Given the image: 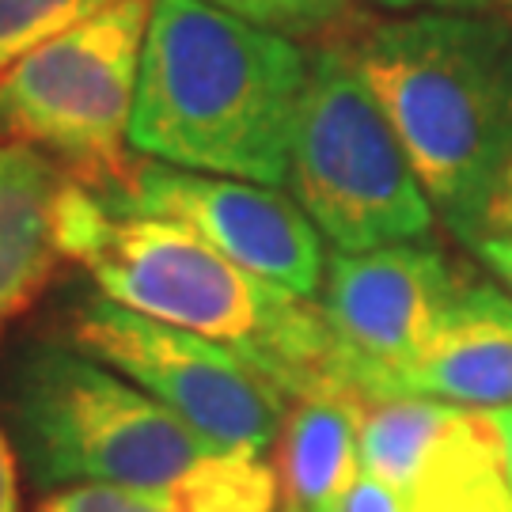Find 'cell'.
I'll list each match as a JSON object with an SVG mask.
<instances>
[{
	"mask_svg": "<svg viewBox=\"0 0 512 512\" xmlns=\"http://www.w3.org/2000/svg\"><path fill=\"white\" fill-rule=\"evenodd\" d=\"M311 50L209 0H152L129 148L262 186L289 183Z\"/></svg>",
	"mask_w": 512,
	"mask_h": 512,
	"instance_id": "6da1fadb",
	"label": "cell"
},
{
	"mask_svg": "<svg viewBox=\"0 0 512 512\" xmlns=\"http://www.w3.org/2000/svg\"><path fill=\"white\" fill-rule=\"evenodd\" d=\"M61 243L65 258L84 266L107 300L236 349L266 368L293 403L308 395H349L334 338L308 296L243 270L183 224L110 213L73 179Z\"/></svg>",
	"mask_w": 512,
	"mask_h": 512,
	"instance_id": "7a4b0ae2",
	"label": "cell"
},
{
	"mask_svg": "<svg viewBox=\"0 0 512 512\" xmlns=\"http://www.w3.org/2000/svg\"><path fill=\"white\" fill-rule=\"evenodd\" d=\"M346 42L437 220L475 251L512 160V19L410 12Z\"/></svg>",
	"mask_w": 512,
	"mask_h": 512,
	"instance_id": "3957f363",
	"label": "cell"
},
{
	"mask_svg": "<svg viewBox=\"0 0 512 512\" xmlns=\"http://www.w3.org/2000/svg\"><path fill=\"white\" fill-rule=\"evenodd\" d=\"M4 425L38 494L65 486H171L220 452L114 368L35 346L8 368Z\"/></svg>",
	"mask_w": 512,
	"mask_h": 512,
	"instance_id": "277c9868",
	"label": "cell"
},
{
	"mask_svg": "<svg viewBox=\"0 0 512 512\" xmlns=\"http://www.w3.org/2000/svg\"><path fill=\"white\" fill-rule=\"evenodd\" d=\"M289 186L319 236L349 255L418 243L437 224L403 141L365 84L349 42L311 50Z\"/></svg>",
	"mask_w": 512,
	"mask_h": 512,
	"instance_id": "5b68a950",
	"label": "cell"
},
{
	"mask_svg": "<svg viewBox=\"0 0 512 512\" xmlns=\"http://www.w3.org/2000/svg\"><path fill=\"white\" fill-rule=\"evenodd\" d=\"M152 0H114L0 76V141L46 152L92 194L129 167Z\"/></svg>",
	"mask_w": 512,
	"mask_h": 512,
	"instance_id": "8992f818",
	"label": "cell"
},
{
	"mask_svg": "<svg viewBox=\"0 0 512 512\" xmlns=\"http://www.w3.org/2000/svg\"><path fill=\"white\" fill-rule=\"evenodd\" d=\"M65 346L148 391L220 452L266 456L293 410V395L243 353L145 319L103 293L69 311Z\"/></svg>",
	"mask_w": 512,
	"mask_h": 512,
	"instance_id": "52a82bcc",
	"label": "cell"
},
{
	"mask_svg": "<svg viewBox=\"0 0 512 512\" xmlns=\"http://www.w3.org/2000/svg\"><path fill=\"white\" fill-rule=\"evenodd\" d=\"M110 213L183 224L243 270L315 300L327 270L323 236L296 198L277 186L205 175L133 156L107 194H95Z\"/></svg>",
	"mask_w": 512,
	"mask_h": 512,
	"instance_id": "ba28073f",
	"label": "cell"
},
{
	"mask_svg": "<svg viewBox=\"0 0 512 512\" xmlns=\"http://www.w3.org/2000/svg\"><path fill=\"white\" fill-rule=\"evenodd\" d=\"M459 285L463 274L448 255L425 243H391L357 255L334 251L315 308L334 338L349 395L365 403L391 399L399 372L429 342Z\"/></svg>",
	"mask_w": 512,
	"mask_h": 512,
	"instance_id": "9c48e42d",
	"label": "cell"
},
{
	"mask_svg": "<svg viewBox=\"0 0 512 512\" xmlns=\"http://www.w3.org/2000/svg\"><path fill=\"white\" fill-rule=\"evenodd\" d=\"M361 467L403 512H512V482L486 410L384 399L361 421Z\"/></svg>",
	"mask_w": 512,
	"mask_h": 512,
	"instance_id": "30bf717a",
	"label": "cell"
},
{
	"mask_svg": "<svg viewBox=\"0 0 512 512\" xmlns=\"http://www.w3.org/2000/svg\"><path fill=\"white\" fill-rule=\"evenodd\" d=\"M391 399H429L463 410L512 406V293L463 277L429 342L399 372Z\"/></svg>",
	"mask_w": 512,
	"mask_h": 512,
	"instance_id": "8fae6325",
	"label": "cell"
},
{
	"mask_svg": "<svg viewBox=\"0 0 512 512\" xmlns=\"http://www.w3.org/2000/svg\"><path fill=\"white\" fill-rule=\"evenodd\" d=\"M69 186L73 175L46 152L0 141V334L46 293L65 262Z\"/></svg>",
	"mask_w": 512,
	"mask_h": 512,
	"instance_id": "7c38bea8",
	"label": "cell"
},
{
	"mask_svg": "<svg viewBox=\"0 0 512 512\" xmlns=\"http://www.w3.org/2000/svg\"><path fill=\"white\" fill-rule=\"evenodd\" d=\"M353 395L296 399L277 437V482L285 505L300 512H334L361 478V421Z\"/></svg>",
	"mask_w": 512,
	"mask_h": 512,
	"instance_id": "4fadbf2b",
	"label": "cell"
},
{
	"mask_svg": "<svg viewBox=\"0 0 512 512\" xmlns=\"http://www.w3.org/2000/svg\"><path fill=\"white\" fill-rule=\"evenodd\" d=\"M232 16L258 23L293 42H346L357 23V0H209Z\"/></svg>",
	"mask_w": 512,
	"mask_h": 512,
	"instance_id": "5bb4252c",
	"label": "cell"
},
{
	"mask_svg": "<svg viewBox=\"0 0 512 512\" xmlns=\"http://www.w3.org/2000/svg\"><path fill=\"white\" fill-rule=\"evenodd\" d=\"M114 0H0V76Z\"/></svg>",
	"mask_w": 512,
	"mask_h": 512,
	"instance_id": "9a60e30c",
	"label": "cell"
},
{
	"mask_svg": "<svg viewBox=\"0 0 512 512\" xmlns=\"http://www.w3.org/2000/svg\"><path fill=\"white\" fill-rule=\"evenodd\" d=\"M35 512H190L183 486H110V482H88V486H65L54 494L38 497Z\"/></svg>",
	"mask_w": 512,
	"mask_h": 512,
	"instance_id": "2e32d148",
	"label": "cell"
},
{
	"mask_svg": "<svg viewBox=\"0 0 512 512\" xmlns=\"http://www.w3.org/2000/svg\"><path fill=\"white\" fill-rule=\"evenodd\" d=\"M395 16L410 12H467V16H501L512 19V0H372Z\"/></svg>",
	"mask_w": 512,
	"mask_h": 512,
	"instance_id": "e0dca14e",
	"label": "cell"
},
{
	"mask_svg": "<svg viewBox=\"0 0 512 512\" xmlns=\"http://www.w3.org/2000/svg\"><path fill=\"white\" fill-rule=\"evenodd\" d=\"M334 512H403V509H399V497L391 494V486H384L380 478L361 471V478L353 482V490L338 501Z\"/></svg>",
	"mask_w": 512,
	"mask_h": 512,
	"instance_id": "ac0fdd59",
	"label": "cell"
},
{
	"mask_svg": "<svg viewBox=\"0 0 512 512\" xmlns=\"http://www.w3.org/2000/svg\"><path fill=\"white\" fill-rule=\"evenodd\" d=\"M0 512H23L19 456H16V444L8 437V425H4V421H0Z\"/></svg>",
	"mask_w": 512,
	"mask_h": 512,
	"instance_id": "d6986e66",
	"label": "cell"
},
{
	"mask_svg": "<svg viewBox=\"0 0 512 512\" xmlns=\"http://www.w3.org/2000/svg\"><path fill=\"white\" fill-rule=\"evenodd\" d=\"M475 255L486 262V270L512 293V236H486L475 243Z\"/></svg>",
	"mask_w": 512,
	"mask_h": 512,
	"instance_id": "ffe728a7",
	"label": "cell"
},
{
	"mask_svg": "<svg viewBox=\"0 0 512 512\" xmlns=\"http://www.w3.org/2000/svg\"><path fill=\"white\" fill-rule=\"evenodd\" d=\"M486 236H512V160L505 167V179L497 186L494 202H490V213H486Z\"/></svg>",
	"mask_w": 512,
	"mask_h": 512,
	"instance_id": "44dd1931",
	"label": "cell"
},
{
	"mask_svg": "<svg viewBox=\"0 0 512 512\" xmlns=\"http://www.w3.org/2000/svg\"><path fill=\"white\" fill-rule=\"evenodd\" d=\"M486 418H490L497 440H501V456H505V471H509V482H512V406L486 410Z\"/></svg>",
	"mask_w": 512,
	"mask_h": 512,
	"instance_id": "7402d4cb",
	"label": "cell"
},
{
	"mask_svg": "<svg viewBox=\"0 0 512 512\" xmlns=\"http://www.w3.org/2000/svg\"><path fill=\"white\" fill-rule=\"evenodd\" d=\"M281 512H300V509H293V505H285V509H281Z\"/></svg>",
	"mask_w": 512,
	"mask_h": 512,
	"instance_id": "603a6c76",
	"label": "cell"
}]
</instances>
